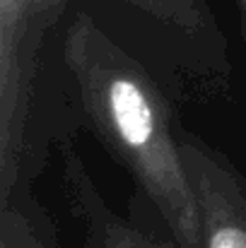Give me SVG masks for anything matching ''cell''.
I'll return each instance as SVG.
<instances>
[{"instance_id":"6da1fadb","label":"cell","mask_w":246,"mask_h":248,"mask_svg":"<svg viewBox=\"0 0 246 248\" xmlns=\"http://www.w3.org/2000/svg\"><path fill=\"white\" fill-rule=\"evenodd\" d=\"M63 63L82 116L104 150L128 171L179 248H200L198 202L174 108L150 70L89 15L63 36Z\"/></svg>"},{"instance_id":"7a4b0ae2","label":"cell","mask_w":246,"mask_h":248,"mask_svg":"<svg viewBox=\"0 0 246 248\" xmlns=\"http://www.w3.org/2000/svg\"><path fill=\"white\" fill-rule=\"evenodd\" d=\"M70 0H0V202L24 183L41 58Z\"/></svg>"},{"instance_id":"3957f363","label":"cell","mask_w":246,"mask_h":248,"mask_svg":"<svg viewBox=\"0 0 246 248\" xmlns=\"http://www.w3.org/2000/svg\"><path fill=\"white\" fill-rule=\"evenodd\" d=\"M181 147L198 202L200 248H246V178L242 171L225 152L191 130L181 133Z\"/></svg>"},{"instance_id":"277c9868","label":"cell","mask_w":246,"mask_h":248,"mask_svg":"<svg viewBox=\"0 0 246 248\" xmlns=\"http://www.w3.org/2000/svg\"><path fill=\"white\" fill-rule=\"evenodd\" d=\"M61 186L68 212L80 229L82 248H171L121 217L106 202L73 140L61 142Z\"/></svg>"},{"instance_id":"5b68a950","label":"cell","mask_w":246,"mask_h":248,"mask_svg":"<svg viewBox=\"0 0 246 248\" xmlns=\"http://www.w3.org/2000/svg\"><path fill=\"white\" fill-rule=\"evenodd\" d=\"M0 248H63L51 215L27 181L0 202Z\"/></svg>"},{"instance_id":"8992f818","label":"cell","mask_w":246,"mask_h":248,"mask_svg":"<svg viewBox=\"0 0 246 248\" xmlns=\"http://www.w3.org/2000/svg\"><path fill=\"white\" fill-rule=\"evenodd\" d=\"M123 2L186 39H198L220 48L225 46L217 22L208 10L205 0H123Z\"/></svg>"},{"instance_id":"52a82bcc","label":"cell","mask_w":246,"mask_h":248,"mask_svg":"<svg viewBox=\"0 0 246 248\" xmlns=\"http://www.w3.org/2000/svg\"><path fill=\"white\" fill-rule=\"evenodd\" d=\"M237 10H239V24H242V36L246 41V0H234Z\"/></svg>"}]
</instances>
